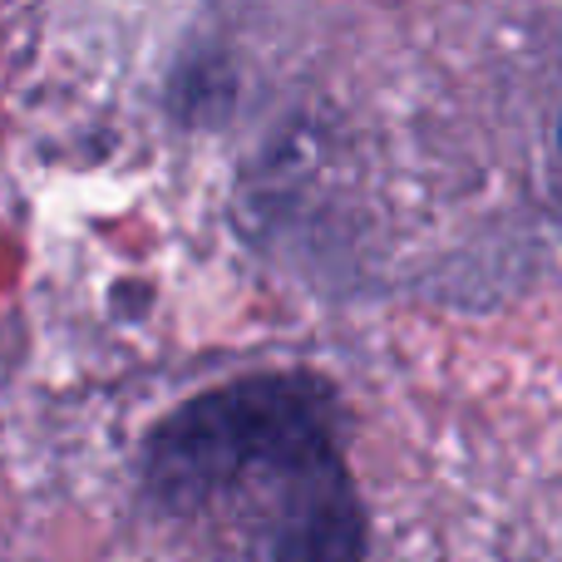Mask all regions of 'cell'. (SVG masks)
I'll return each instance as SVG.
<instances>
[{"label": "cell", "instance_id": "1", "mask_svg": "<svg viewBox=\"0 0 562 562\" xmlns=\"http://www.w3.org/2000/svg\"><path fill=\"white\" fill-rule=\"evenodd\" d=\"M144 494L198 562H366L336 395L301 370L178 405L144 445Z\"/></svg>", "mask_w": 562, "mask_h": 562}, {"label": "cell", "instance_id": "2", "mask_svg": "<svg viewBox=\"0 0 562 562\" xmlns=\"http://www.w3.org/2000/svg\"><path fill=\"white\" fill-rule=\"evenodd\" d=\"M553 158H558V173H562V114H558V128H553Z\"/></svg>", "mask_w": 562, "mask_h": 562}]
</instances>
